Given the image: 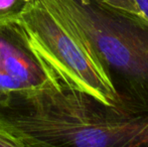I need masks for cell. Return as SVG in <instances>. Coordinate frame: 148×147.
Here are the masks:
<instances>
[{
  "instance_id": "cell-4",
  "label": "cell",
  "mask_w": 148,
  "mask_h": 147,
  "mask_svg": "<svg viewBox=\"0 0 148 147\" xmlns=\"http://www.w3.org/2000/svg\"><path fill=\"white\" fill-rule=\"evenodd\" d=\"M59 81L35 51L19 20L0 22V99L35 92Z\"/></svg>"
},
{
  "instance_id": "cell-5",
  "label": "cell",
  "mask_w": 148,
  "mask_h": 147,
  "mask_svg": "<svg viewBox=\"0 0 148 147\" xmlns=\"http://www.w3.org/2000/svg\"><path fill=\"white\" fill-rule=\"evenodd\" d=\"M32 0H0V22L18 20Z\"/></svg>"
},
{
  "instance_id": "cell-3",
  "label": "cell",
  "mask_w": 148,
  "mask_h": 147,
  "mask_svg": "<svg viewBox=\"0 0 148 147\" xmlns=\"http://www.w3.org/2000/svg\"><path fill=\"white\" fill-rule=\"evenodd\" d=\"M18 20L60 80L106 106H119L117 93L99 62L40 0H32Z\"/></svg>"
},
{
  "instance_id": "cell-2",
  "label": "cell",
  "mask_w": 148,
  "mask_h": 147,
  "mask_svg": "<svg viewBox=\"0 0 148 147\" xmlns=\"http://www.w3.org/2000/svg\"><path fill=\"white\" fill-rule=\"evenodd\" d=\"M40 1L99 62L118 95V108L148 109L146 18L98 0Z\"/></svg>"
},
{
  "instance_id": "cell-6",
  "label": "cell",
  "mask_w": 148,
  "mask_h": 147,
  "mask_svg": "<svg viewBox=\"0 0 148 147\" xmlns=\"http://www.w3.org/2000/svg\"><path fill=\"white\" fill-rule=\"evenodd\" d=\"M98 1L103 2V3L108 4L110 6H113V7L119 8V9L125 10V11L140 14L134 0H98Z\"/></svg>"
},
{
  "instance_id": "cell-8",
  "label": "cell",
  "mask_w": 148,
  "mask_h": 147,
  "mask_svg": "<svg viewBox=\"0 0 148 147\" xmlns=\"http://www.w3.org/2000/svg\"><path fill=\"white\" fill-rule=\"evenodd\" d=\"M139 13L148 20V0H134Z\"/></svg>"
},
{
  "instance_id": "cell-7",
  "label": "cell",
  "mask_w": 148,
  "mask_h": 147,
  "mask_svg": "<svg viewBox=\"0 0 148 147\" xmlns=\"http://www.w3.org/2000/svg\"><path fill=\"white\" fill-rule=\"evenodd\" d=\"M0 147H25L18 139L0 129Z\"/></svg>"
},
{
  "instance_id": "cell-1",
  "label": "cell",
  "mask_w": 148,
  "mask_h": 147,
  "mask_svg": "<svg viewBox=\"0 0 148 147\" xmlns=\"http://www.w3.org/2000/svg\"><path fill=\"white\" fill-rule=\"evenodd\" d=\"M0 128L25 147H148V109L106 106L62 80L8 97Z\"/></svg>"
}]
</instances>
